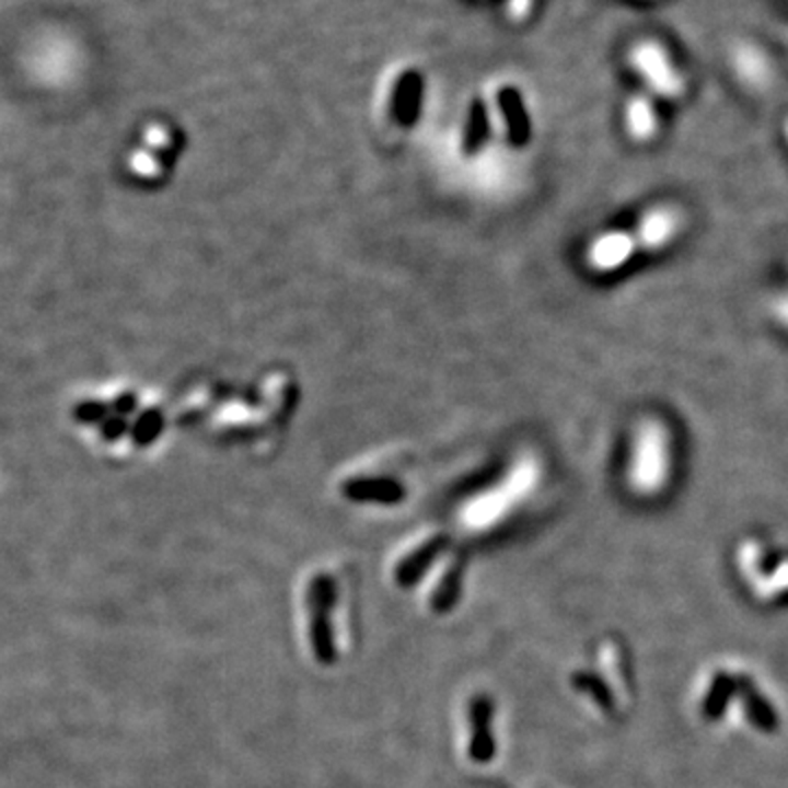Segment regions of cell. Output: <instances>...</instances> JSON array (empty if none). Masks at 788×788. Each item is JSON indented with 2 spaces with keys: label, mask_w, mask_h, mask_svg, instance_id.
<instances>
[{
  "label": "cell",
  "mask_w": 788,
  "mask_h": 788,
  "mask_svg": "<svg viewBox=\"0 0 788 788\" xmlns=\"http://www.w3.org/2000/svg\"><path fill=\"white\" fill-rule=\"evenodd\" d=\"M344 497L352 501L370 503H398L405 497V488L392 477H352L341 486Z\"/></svg>",
  "instance_id": "6"
},
{
  "label": "cell",
  "mask_w": 788,
  "mask_h": 788,
  "mask_svg": "<svg viewBox=\"0 0 788 788\" xmlns=\"http://www.w3.org/2000/svg\"><path fill=\"white\" fill-rule=\"evenodd\" d=\"M497 107L503 118L506 136L514 147H523L530 138V118L521 94L512 85H501L497 92Z\"/></svg>",
  "instance_id": "7"
},
{
  "label": "cell",
  "mask_w": 788,
  "mask_h": 788,
  "mask_svg": "<svg viewBox=\"0 0 788 788\" xmlns=\"http://www.w3.org/2000/svg\"><path fill=\"white\" fill-rule=\"evenodd\" d=\"M420 99L422 77L414 68L401 70L390 92V116L394 118V123L401 127H412L420 112Z\"/></svg>",
  "instance_id": "4"
},
{
  "label": "cell",
  "mask_w": 788,
  "mask_h": 788,
  "mask_svg": "<svg viewBox=\"0 0 788 788\" xmlns=\"http://www.w3.org/2000/svg\"><path fill=\"white\" fill-rule=\"evenodd\" d=\"M495 703L486 694H475L468 700V757L477 764H486L495 757V733H493Z\"/></svg>",
  "instance_id": "3"
},
{
  "label": "cell",
  "mask_w": 788,
  "mask_h": 788,
  "mask_svg": "<svg viewBox=\"0 0 788 788\" xmlns=\"http://www.w3.org/2000/svg\"><path fill=\"white\" fill-rule=\"evenodd\" d=\"M447 543H449L447 534H436L425 543H420L416 549H412L405 558L398 560V565L394 567V582L403 589L414 587L431 567V563L447 549Z\"/></svg>",
  "instance_id": "5"
},
{
  "label": "cell",
  "mask_w": 788,
  "mask_h": 788,
  "mask_svg": "<svg viewBox=\"0 0 788 788\" xmlns=\"http://www.w3.org/2000/svg\"><path fill=\"white\" fill-rule=\"evenodd\" d=\"M670 471V438L668 431L650 420L635 436L633 449V479L646 493H654Z\"/></svg>",
  "instance_id": "2"
},
{
  "label": "cell",
  "mask_w": 788,
  "mask_h": 788,
  "mask_svg": "<svg viewBox=\"0 0 788 788\" xmlns=\"http://www.w3.org/2000/svg\"><path fill=\"white\" fill-rule=\"evenodd\" d=\"M781 313H784V317L788 320V291H786V296H784V309H781Z\"/></svg>",
  "instance_id": "11"
},
{
  "label": "cell",
  "mask_w": 788,
  "mask_h": 788,
  "mask_svg": "<svg viewBox=\"0 0 788 788\" xmlns=\"http://www.w3.org/2000/svg\"><path fill=\"white\" fill-rule=\"evenodd\" d=\"M488 134H490V123H488L486 103L482 99H475L466 114V125H464V136H462L464 151L466 153L479 151L484 147V142L488 140Z\"/></svg>",
  "instance_id": "8"
},
{
  "label": "cell",
  "mask_w": 788,
  "mask_h": 788,
  "mask_svg": "<svg viewBox=\"0 0 788 788\" xmlns=\"http://www.w3.org/2000/svg\"><path fill=\"white\" fill-rule=\"evenodd\" d=\"M337 604L335 578L320 571L306 587V613H309V641L311 652L322 665L337 661V644L333 630V611Z\"/></svg>",
  "instance_id": "1"
},
{
  "label": "cell",
  "mask_w": 788,
  "mask_h": 788,
  "mask_svg": "<svg viewBox=\"0 0 788 788\" xmlns=\"http://www.w3.org/2000/svg\"><path fill=\"white\" fill-rule=\"evenodd\" d=\"M534 0H506L503 4V15L510 22H521L528 18V13L532 11Z\"/></svg>",
  "instance_id": "10"
},
{
  "label": "cell",
  "mask_w": 788,
  "mask_h": 788,
  "mask_svg": "<svg viewBox=\"0 0 788 788\" xmlns=\"http://www.w3.org/2000/svg\"><path fill=\"white\" fill-rule=\"evenodd\" d=\"M460 591H462V563H453L440 578V582L433 589L431 595V611L436 613H447L451 611L457 600H460Z\"/></svg>",
  "instance_id": "9"
}]
</instances>
